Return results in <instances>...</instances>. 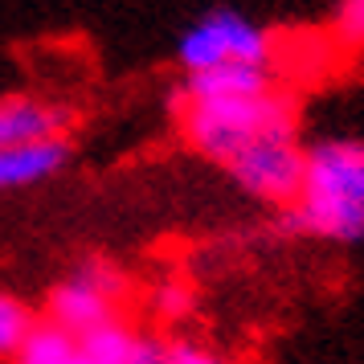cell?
Instances as JSON below:
<instances>
[{
  "label": "cell",
  "instance_id": "10",
  "mask_svg": "<svg viewBox=\"0 0 364 364\" xmlns=\"http://www.w3.org/2000/svg\"><path fill=\"white\" fill-rule=\"evenodd\" d=\"M132 344H135V331L123 323V319H107L102 328L86 331L82 340H78V348H82V356L90 364H127V356H132Z\"/></svg>",
  "mask_w": 364,
  "mask_h": 364
},
{
  "label": "cell",
  "instance_id": "9",
  "mask_svg": "<svg viewBox=\"0 0 364 364\" xmlns=\"http://www.w3.org/2000/svg\"><path fill=\"white\" fill-rule=\"evenodd\" d=\"M74 360H78V340L66 336L62 328H53L50 319H41L33 336L25 340V348L9 364H74Z\"/></svg>",
  "mask_w": 364,
  "mask_h": 364
},
{
  "label": "cell",
  "instance_id": "6",
  "mask_svg": "<svg viewBox=\"0 0 364 364\" xmlns=\"http://www.w3.org/2000/svg\"><path fill=\"white\" fill-rule=\"evenodd\" d=\"M74 111L66 102L41 95H0V148L37 144V139H66Z\"/></svg>",
  "mask_w": 364,
  "mask_h": 364
},
{
  "label": "cell",
  "instance_id": "16",
  "mask_svg": "<svg viewBox=\"0 0 364 364\" xmlns=\"http://www.w3.org/2000/svg\"><path fill=\"white\" fill-rule=\"evenodd\" d=\"M74 364H90V360H86V356H82V348H78V360H74Z\"/></svg>",
  "mask_w": 364,
  "mask_h": 364
},
{
  "label": "cell",
  "instance_id": "11",
  "mask_svg": "<svg viewBox=\"0 0 364 364\" xmlns=\"http://www.w3.org/2000/svg\"><path fill=\"white\" fill-rule=\"evenodd\" d=\"M41 323L33 315V307L25 303V299L9 295V291H0V360H13L25 340L33 336V328Z\"/></svg>",
  "mask_w": 364,
  "mask_h": 364
},
{
  "label": "cell",
  "instance_id": "15",
  "mask_svg": "<svg viewBox=\"0 0 364 364\" xmlns=\"http://www.w3.org/2000/svg\"><path fill=\"white\" fill-rule=\"evenodd\" d=\"M168 364H225V360L213 356L197 340H176V344H168Z\"/></svg>",
  "mask_w": 364,
  "mask_h": 364
},
{
  "label": "cell",
  "instance_id": "13",
  "mask_svg": "<svg viewBox=\"0 0 364 364\" xmlns=\"http://www.w3.org/2000/svg\"><path fill=\"white\" fill-rule=\"evenodd\" d=\"M331 29L344 46H364V0H336Z\"/></svg>",
  "mask_w": 364,
  "mask_h": 364
},
{
  "label": "cell",
  "instance_id": "5",
  "mask_svg": "<svg viewBox=\"0 0 364 364\" xmlns=\"http://www.w3.org/2000/svg\"><path fill=\"white\" fill-rule=\"evenodd\" d=\"M221 168L230 172V181L246 197L287 209L299 193V181H303V144H299V135H270V139L242 148Z\"/></svg>",
  "mask_w": 364,
  "mask_h": 364
},
{
  "label": "cell",
  "instance_id": "2",
  "mask_svg": "<svg viewBox=\"0 0 364 364\" xmlns=\"http://www.w3.org/2000/svg\"><path fill=\"white\" fill-rule=\"evenodd\" d=\"M181 107V135L184 144L213 160L225 164L242 148L270 139V135H299V111L295 99L270 86L262 95H230V99H176Z\"/></svg>",
  "mask_w": 364,
  "mask_h": 364
},
{
  "label": "cell",
  "instance_id": "8",
  "mask_svg": "<svg viewBox=\"0 0 364 364\" xmlns=\"http://www.w3.org/2000/svg\"><path fill=\"white\" fill-rule=\"evenodd\" d=\"M279 86L270 66H213L200 74H184L176 99H230V95H262Z\"/></svg>",
  "mask_w": 364,
  "mask_h": 364
},
{
  "label": "cell",
  "instance_id": "3",
  "mask_svg": "<svg viewBox=\"0 0 364 364\" xmlns=\"http://www.w3.org/2000/svg\"><path fill=\"white\" fill-rule=\"evenodd\" d=\"M279 41L274 33L250 21L237 9H209L181 33L176 62L184 74H200L213 66H270L274 70Z\"/></svg>",
  "mask_w": 364,
  "mask_h": 364
},
{
  "label": "cell",
  "instance_id": "12",
  "mask_svg": "<svg viewBox=\"0 0 364 364\" xmlns=\"http://www.w3.org/2000/svg\"><path fill=\"white\" fill-rule=\"evenodd\" d=\"M151 303H156V315L160 319H188L193 307H197V291L181 279H168L156 287V299Z\"/></svg>",
  "mask_w": 364,
  "mask_h": 364
},
{
  "label": "cell",
  "instance_id": "14",
  "mask_svg": "<svg viewBox=\"0 0 364 364\" xmlns=\"http://www.w3.org/2000/svg\"><path fill=\"white\" fill-rule=\"evenodd\" d=\"M127 364H168V340L148 336V331H135V344Z\"/></svg>",
  "mask_w": 364,
  "mask_h": 364
},
{
  "label": "cell",
  "instance_id": "1",
  "mask_svg": "<svg viewBox=\"0 0 364 364\" xmlns=\"http://www.w3.org/2000/svg\"><path fill=\"white\" fill-rule=\"evenodd\" d=\"M279 230L336 246L364 242V139L340 135L303 148V181Z\"/></svg>",
  "mask_w": 364,
  "mask_h": 364
},
{
  "label": "cell",
  "instance_id": "7",
  "mask_svg": "<svg viewBox=\"0 0 364 364\" xmlns=\"http://www.w3.org/2000/svg\"><path fill=\"white\" fill-rule=\"evenodd\" d=\"M70 164L66 139H37V144H17L0 148V193H21L53 181Z\"/></svg>",
  "mask_w": 364,
  "mask_h": 364
},
{
  "label": "cell",
  "instance_id": "4",
  "mask_svg": "<svg viewBox=\"0 0 364 364\" xmlns=\"http://www.w3.org/2000/svg\"><path fill=\"white\" fill-rule=\"evenodd\" d=\"M123 295H127L123 270L111 266L107 258H86L50 291V323L74 340H82L86 331L115 319Z\"/></svg>",
  "mask_w": 364,
  "mask_h": 364
}]
</instances>
